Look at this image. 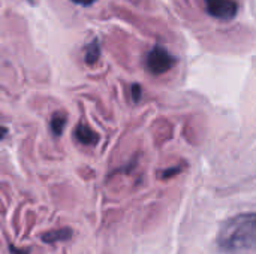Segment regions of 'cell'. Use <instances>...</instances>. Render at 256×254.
<instances>
[{
	"mask_svg": "<svg viewBox=\"0 0 256 254\" xmlns=\"http://www.w3.org/2000/svg\"><path fill=\"white\" fill-rule=\"evenodd\" d=\"M218 246L226 253L256 250V213L240 214L222 223Z\"/></svg>",
	"mask_w": 256,
	"mask_h": 254,
	"instance_id": "1",
	"label": "cell"
},
{
	"mask_svg": "<svg viewBox=\"0 0 256 254\" xmlns=\"http://www.w3.org/2000/svg\"><path fill=\"white\" fill-rule=\"evenodd\" d=\"M176 63V58L162 46H154L146 58V66L153 75H162L168 72Z\"/></svg>",
	"mask_w": 256,
	"mask_h": 254,
	"instance_id": "2",
	"label": "cell"
},
{
	"mask_svg": "<svg viewBox=\"0 0 256 254\" xmlns=\"http://www.w3.org/2000/svg\"><path fill=\"white\" fill-rule=\"evenodd\" d=\"M207 12L218 19L231 21L237 15V3L234 0H204Z\"/></svg>",
	"mask_w": 256,
	"mask_h": 254,
	"instance_id": "3",
	"label": "cell"
},
{
	"mask_svg": "<svg viewBox=\"0 0 256 254\" xmlns=\"http://www.w3.org/2000/svg\"><path fill=\"white\" fill-rule=\"evenodd\" d=\"M75 138L84 144V145H93L99 141V136L96 135V132H93L88 126L86 124H80L76 129H75Z\"/></svg>",
	"mask_w": 256,
	"mask_h": 254,
	"instance_id": "4",
	"label": "cell"
},
{
	"mask_svg": "<svg viewBox=\"0 0 256 254\" xmlns=\"http://www.w3.org/2000/svg\"><path fill=\"white\" fill-rule=\"evenodd\" d=\"M72 238V231L64 228V229H58V231H52L48 232L42 237V241L46 244H54V243H64L69 241Z\"/></svg>",
	"mask_w": 256,
	"mask_h": 254,
	"instance_id": "5",
	"label": "cell"
},
{
	"mask_svg": "<svg viewBox=\"0 0 256 254\" xmlns=\"http://www.w3.org/2000/svg\"><path fill=\"white\" fill-rule=\"evenodd\" d=\"M99 55H100V46H99V42L98 39H93L84 49V58H86V63L87 64H94L98 60H99Z\"/></svg>",
	"mask_w": 256,
	"mask_h": 254,
	"instance_id": "6",
	"label": "cell"
},
{
	"mask_svg": "<svg viewBox=\"0 0 256 254\" xmlns=\"http://www.w3.org/2000/svg\"><path fill=\"white\" fill-rule=\"evenodd\" d=\"M64 126H66V117L63 114H54L52 118H51V123H50L52 135L60 136L63 133V130H64Z\"/></svg>",
	"mask_w": 256,
	"mask_h": 254,
	"instance_id": "7",
	"label": "cell"
},
{
	"mask_svg": "<svg viewBox=\"0 0 256 254\" xmlns=\"http://www.w3.org/2000/svg\"><path fill=\"white\" fill-rule=\"evenodd\" d=\"M132 97H134V100H135V102H138V100H140V97H141V88H140V85H138V84H135V85L132 87Z\"/></svg>",
	"mask_w": 256,
	"mask_h": 254,
	"instance_id": "8",
	"label": "cell"
},
{
	"mask_svg": "<svg viewBox=\"0 0 256 254\" xmlns=\"http://www.w3.org/2000/svg\"><path fill=\"white\" fill-rule=\"evenodd\" d=\"M72 1L76 3V4H81V6H88V4L94 3L96 0H72Z\"/></svg>",
	"mask_w": 256,
	"mask_h": 254,
	"instance_id": "9",
	"label": "cell"
},
{
	"mask_svg": "<svg viewBox=\"0 0 256 254\" xmlns=\"http://www.w3.org/2000/svg\"><path fill=\"white\" fill-rule=\"evenodd\" d=\"M10 254H28V250H18L15 247H10Z\"/></svg>",
	"mask_w": 256,
	"mask_h": 254,
	"instance_id": "10",
	"label": "cell"
},
{
	"mask_svg": "<svg viewBox=\"0 0 256 254\" xmlns=\"http://www.w3.org/2000/svg\"><path fill=\"white\" fill-rule=\"evenodd\" d=\"M30 1H32V0H30Z\"/></svg>",
	"mask_w": 256,
	"mask_h": 254,
	"instance_id": "11",
	"label": "cell"
}]
</instances>
